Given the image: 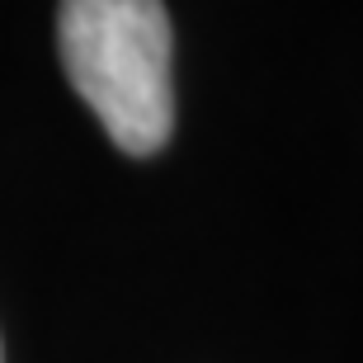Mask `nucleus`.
<instances>
[{"label": "nucleus", "instance_id": "1", "mask_svg": "<svg viewBox=\"0 0 363 363\" xmlns=\"http://www.w3.org/2000/svg\"><path fill=\"white\" fill-rule=\"evenodd\" d=\"M57 52L76 94L128 156L170 142L175 33L161 0H62Z\"/></svg>", "mask_w": 363, "mask_h": 363}]
</instances>
